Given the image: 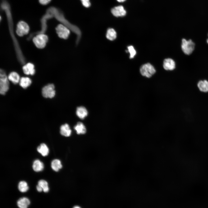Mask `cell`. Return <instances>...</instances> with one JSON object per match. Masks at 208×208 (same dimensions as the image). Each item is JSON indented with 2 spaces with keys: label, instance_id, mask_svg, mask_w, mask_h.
Instances as JSON below:
<instances>
[{
  "label": "cell",
  "instance_id": "1",
  "mask_svg": "<svg viewBox=\"0 0 208 208\" xmlns=\"http://www.w3.org/2000/svg\"><path fill=\"white\" fill-rule=\"evenodd\" d=\"M9 80L5 72L1 69L0 73V93L4 95L9 89Z\"/></svg>",
  "mask_w": 208,
  "mask_h": 208
},
{
  "label": "cell",
  "instance_id": "2",
  "mask_svg": "<svg viewBox=\"0 0 208 208\" xmlns=\"http://www.w3.org/2000/svg\"><path fill=\"white\" fill-rule=\"evenodd\" d=\"M48 40V36L44 34H37L33 39L36 46L39 49H43L46 46Z\"/></svg>",
  "mask_w": 208,
  "mask_h": 208
},
{
  "label": "cell",
  "instance_id": "3",
  "mask_svg": "<svg viewBox=\"0 0 208 208\" xmlns=\"http://www.w3.org/2000/svg\"><path fill=\"white\" fill-rule=\"evenodd\" d=\"M140 72L142 76L150 78L155 73L156 70L151 64L147 63L143 65L141 67Z\"/></svg>",
  "mask_w": 208,
  "mask_h": 208
},
{
  "label": "cell",
  "instance_id": "4",
  "mask_svg": "<svg viewBox=\"0 0 208 208\" xmlns=\"http://www.w3.org/2000/svg\"><path fill=\"white\" fill-rule=\"evenodd\" d=\"M183 51L185 54L189 55L193 51L195 47V44L191 40H187L183 39L181 45Z\"/></svg>",
  "mask_w": 208,
  "mask_h": 208
},
{
  "label": "cell",
  "instance_id": "5",
  "mask_svg": "<svg viewBox=\"0 0 208 208\" xmlns=\"http://www.w3.org/2000/svg\"><path fill=\"white\" fill-rule=\"evenodd\" d=\"M42 94L45 98H52L55 94V86L53 84H49L44 86L42 89Z\"/></svg>",
  "mask_w": 208,
  "mask_h": 208
},
{
  "label": "cell",
  "instance_id": "6",
  "mask_svg": "<svg viewBox=\"0 0 208 208\" xmlns=\"http://www.w3.org/2000/svg\"><path fill=\"white\" fill-rule=\"evenodd\" d=\"M29 27L28 24L23 21H21L18 23L16 28L17 34L20 36H22L28 34Z\"/></svg>",
  "mask_w": 208,
  "mask_h": 208
},
{
  "label": "cell",
  "instance_id": "7",
  "mask_svg": "<svg viewBox=\"0 0 208 208\" xmlns=\"http://www.w3.org/2000/svg\"><path fill=\"white\" fill-rule=\"evenodd\" d=\"M70 30L68 27L62 24H59L56 28V32L58 36L64 39L69 37Z\"/></svg>",
  "mask_w": 208,
  "mask_h": 208
},
{
  "label": "cell",
  "instance_id": "8",
  "mask_svg": "<svg viewBox=\"0 0 208 208\" xmlns=\"http://www.w3.org/2000/svg\"><path fill=\"white\" fill-rule=\"evenodd\" d=\"M111 12L112 14L116 17L124 16L127 13L126 10L122 5H119L113 8L111 10Z\"/></svg>",
  "mask_w": 208,
  "mask_h": 208
},
{
  "label": "cell",
  "instance_id": "9",
  "mask_svg": "<svg viewBox=\"0 0 208 208\" xmlns=\"http://www.w3.org/2000/svg\"><path fill=\"white\" fill-rule=\"evenodd\" d=\"M23 70L24 74L27 75H34L35 73V66L32 63L29 62L23 67Z\"/></svg>",
  "mask_w": 208,
  "mask_h": 208
},
{
  "label": "cell",
  "instance_id": "10",
  "mask_svg": "<svg viewBox=\"0 0 208 208\" xmlns=\"http://www.w3.org/2000/svg\"><path fill=\"white\" fill-rule=\"evenodd\" d=\"M163 66L165 70H172L175 68V63L174 60L172 59H166L164 61Z\"/></svg>",
  "mask_w": 208,
  "mask_h": 208
},
{
  "label": "cell",
  "instance_id": "11",
  "mask_svg": "<svg viewBox=\"0 0 208 208\" xmlns=\"http://www.w3.org/2000/svg\"><path fill=\"white\" fill-rule=\"evenodd\" d=\"M72 133V131L69 125L66 123L62 125L60 127V133L62 135L65 137L70 136Z\"/></svg>",
  "mask_w": 208,
  "mask_h": 208
},
{
  "label": "cell",
  "instance_id": "12",
  "mask_svg": "<svg viewBox=\"0 0 208 208\" xmlns=\"http://www.w3.org/2000/svg\"><path fill=\"white\" fill-rule=\"evenodd\" d=\"M88 113L87 109L83 106H80L77 108L76 115L81 119H84L87 116Z\"/></svg>",
  "mask_w": 208,
  "mask_h": 208
},
{
  "label": "cell",
  "instance_id": "13",
  "mask_svg": "<svg viewBox=\"0 0 208 208\" xmlns=\"http://www.w3.org/2000/svg\"><path fill=\"white\" fill-rule=\"evenodd\" d=\"M8 79L14 84L19 83L20 78L19 74L16 72L13 71L11 72L8 75Z\"/></svg>",
  "mask_w": 208,
  "mask_h": 208
},
{
  "label": "cell",
  "instance_id": "14",
  "mask_svg": "<svg viewBox=\"0 0 208 208\" xmlns=\"http://www.w3.org/2000/svg\"><path fill=\"white\" fill-rule=\"evenodd\" d=\"M30 204L29 200L24 197L19 198L17 201V205L19 208H27Z\"/></svg>",
  "mask_w": 208,
  "mask_h": 208
},
{
  "label": "cell",
  "instance_id": "15",
  "mask_svg": "<svg viewBox=\"0 0 208 208\" xmlns=\"http://www.w3.org/2000/svg\"><path fill=\"white\" fill-rule=\"evenodd\" d=\"M31 83V79L27 77H22L20 78L19 84L22 88L26 89L29 86Z\"/></svg>",
  "mask_w": 208,
  "mask_h": 208
},
{
  "label": "cell",
  "instance_id": "16",
  "mask_svg": "<svg viewBox=\"0 0 208 208\" xmlns=\"http://www.w3.org/2000/svg\"><path fill=\"white\" fill-rule=\"evenodd\" d=\"M75 130L78 134H84L86 132V129L84 124L81 122H79L74 127Z\"/></svg>",
  "mask_w": 208,
  "mask_h": 208
},
{
  "label": "cell",
  "instance_id": "17",
  "mask_svg": "<svg viewBox=\"0 0 208 208\" xmlns=\"http://www.w3.org/2000/svg\"><path fill=\"white\" fill-rule=\"evenodd\" d=\"M197 86L201 91L205 92H208V81L206 80L200 81L197 84Z\"/></svg>",
  "mask_w": 208,
  "mask_h": 208
},
{
  "label": "cell",
  "instance_id": "18",
  "mask_svg": "<svg viewBox=\"0 0 208 208\" xmlns=\"http://www.w3.org/2000/svg\"><path fill=\"white\" fill-rule=\"evenodd\" d=\"M38 151L42 156H47L49 153V149L47 146L44 143H42L37 148Z\"/></svg>",
  "mask_w": 208,
  "mask_h": 208
},
{
  "label": "cell",
  "instance_id": "19",
  "mask_svg": "<svg viewBox=\"0 0 208 208\" xmlns=\"http://www.w3.org/2000/svg\"><path fill=\"white\" fill-rule=\"evenodd\" d=\"M43 164L38 159L35 160L33 162L32 168L35 172H38L42 171L44 168Z\"/></svg>",
  "mask_w": 208,
  "mask_h": 208
},
{
  "label": "cell",
  "instance_id": "20",
  "mask_svg": "<svg viewBox=\"0 0 208 208\" xmlns=\"http://www.w3.org/2000/svg\"><path fill=\"white\" fill-rule=\"evenodd\" d=\"M117 37V34L115 30L112 28H109L107 31L106 37L110 40H113L116 39Z\"/></svg>",
  "mask_w": 208,
  "mask_h": 208
},
{
  "label": "cell",
  "instance_id": "21",
  "mask_svg": "<svg viewBox=\"0 0 208 208\" xmlns=\"http://www.w3.org/2000/svg\"><path fill=\"white\" fill-rule=\"evenodd\" d=\"M51 167L54 171L58 172L62 168V165L60 160L54 159L51 162Z\"/></svg>",
  "mask_w": 208,
  "mask_h": 208
},
{
  "label": "cell",
  "instance_id": "22",
  "mask_svg": "<svg viewBox=\"0 0 208 208\" xmlns=\"http://www.w3.org/2000/svg\"><path fill=\"white\" fill-rule=\"evenodd\" d=\"M18 188L19 191L22 192H27L29 189L27 183L24 181H21L19 182Z\"/></svg>",
  "mask_w": 208,
  "mask_h": 208
},
{
  "label": "cell",
  "instance_id": "23",
  "mask_svg": "<svg viewBox=\"0 0 208 208\" xmlns=\"http://www.w3.org/2000/svg\"><path fill=\"white\" fill-rule=\"evenodd\" d=\"M39 185L42 189L43 191L45 192H47L49 191L48 183L47 181L44 180H40L38 182Z\"/></svg>",
  "mask_w": 208,
  "mask_h": 208
},
{
  "label": "cell",
  "instance_id": "24",
  "mask_svg": "<svg viewBox=\"0 0 208 208\" xmlns=\"http://www.w3.org/2000/svg\"><path fill=\"white\" fill-rule=\"evenodd\" d=\"M128 50L127 52L130 53V58H132L134 57L136 54V51L134 47L132 46H129L128 47Z\"/></svg>",
  "mask_w": 208,
  "mask_h": 208
},
{
  "label": "cell",
  "instance_id": "25",
  "mask_svg": "<svg viewBox=\"0 0 208 208\" xmlns=\"http://www.w3.org/2000/svg\"><path fill=\"white\" fill-rule=\"evenodd\" d=\"M83 5L85 7L88 8L91 5L89 0H80Z\"/></svg>",
  "mask_w": 208,
  "mask_h": 208
},
{
  "label": "cell",
  "instance_id": "26",
  "mask_svg": "<svg viewBox=\"0 0 208 208\" xmlns=\"http://www.w3.org/2000/svg\"><path fill=\"white\" fill-rule=\"evenodd\" d=\"M51 0H39V3L42 5H46L50 2Z\"/></svg>",
  "mask_w": 208,
  "mask_h": 208
},
{
  "label": "cell",
  "instance_id": "27",
  "mask_svg": "<svg viewBox=\"0 0 208 208\" xmlns=\"http://www.w3.org/2000/svg\"><path fill=\"white\" fill-rule=\"evenodd\" d=\"M36 188L38 192H40L43 190L42 188L38 185L36 186Z\"/></svg>",
  "mask_w": 208,
  "mask_h": 208
},
{
  "label": "cell",
  "instance_id": "28",
  "mask_svg": "<svg viewBox=\"0 0 208 208\" xmlns=\"http://www.w3.org/2000/svg\"><path fill=\"white\" fill-rule=\"evenodd\" d=\"M118 2H124L126 0H116Z\"/></svg>",
  "mask_w": 208,
  "mask_h": 208
},
{
  "label": "cell",
  "instance_id": "29",
  "mask_svg": "<svg viewBox=\"0 0 208 208\" xmlns=\"http://www.w3.org/2000/svg\"><path fill=\"white\" fill-rule=\"evenodd\" d=\"M73 208H81L79 207L76 206L75 207H74Z\"/></svg>",
  "mask_w": 208,
  "mask_h": 208
},
{
  "label": "cell",
  "instance_id": "30",
  "mask_svg": "<svg viewBox=\"0 0 208 208\" xmlns=\"http://www.w3.org/2000/svg\"><path fill=\"white\" fill-rule=\"evenodd\" d=\"M207 43L208 44V39H207Z\"/></svg>",
  "mask_w": 208,
  "mask_h": 208
}]
</instances>
